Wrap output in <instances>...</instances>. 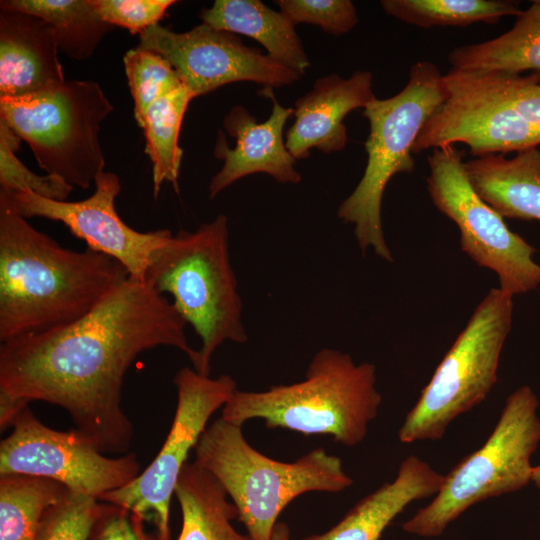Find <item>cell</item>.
Returning a JSON list of instances; mask_svg holds the SVG:
<instances>
[{"instance_id": "obj_35", "label": "cell", "mask_w": 540, "mask_h": 540, "mask_svg": "<svg viewBox=\"0 0 540 540\" xmlns=\"http://www.w3.org/2000/svg\"><path fill=\"white\" fill-rule=\"evenodd\" d=\"M272 540H291L290 530L285 523H277L273 532Z\"/></svg>"}, {"instance_id": "obj_16", "label": "cell", "mask_w": 540, "mask_h": 540, "mask_svg": "<svg viewBox=\"0 0 540 540\" xmlns=\"http://www.w3.org/2000/svg\"><path fill=\"white\" fill-rule=\"evenodd\" d=\"M273 99L269 118L257 123L243 106H234L224 118L226 131L236 139L230 149L222 132H219L214 154L223 159V167L211 179L209 196L214 198L240 178L266 173L280 183H298L300 173L295 169L296 159L289 153L283 140V129L292 108L281 106Z\"/></svg>"}, {"instance_id": "obj_25", "label": "cell", "mask_w": 540, "mask_h": 540, "mask_svg": "<svg viewBox=\"0 0 540 540\" xmlns=\"http://www.w3.org/2000/svg\"><path fill=\"white\" fill-rule=\"evenodd\" d=\"M193 96L185 85L152 103L138 125L145 136V152L152 162L153 195L157 198L164 182L178 191L182 149L179 133L182 120Z\"/></svg>"}, {"instance_id": "obj_32", "label": "cell", "mask_w": 540, "mask_h": 540, "mask_svg": "<svg viewBox=\"0 0 540 540\" xmlns=\"http://www.w3.org/2000/svg\"><path fill=\"white\" fill-rule=\"evenodd\" d=\"M100 16L109 24L139 35L159 24L173 0H93Z\"/></svg>"}, {"instance_id": "obj_9", "label": "cell", "mask_w": 540, "mask_h": 540, "mask_svg": "<svg viewBox=\"0 0 540 540\" xmlns=\"http://www.w3.org/2000/svg\"><path fill=\"white\" fill-rule=\"evenodd\" d=\"M113 109L97 82L72 80L32 97L0 100V119L30 146L46 174L87 189L104 171L99 133Z\"/></svg>"}, {"instance_id": "obj_7", "label": "cell", "mask_w": 540, "mask_h": 540, "mask_svg": "<svg viewBox=\"0 0 540 540\" xmlns=\"http://www.w3.org/2000/svg\"><path fill=\"white\" fill-rule=\"evenodd\" d=\"M538 407L529 386L511 393L485 443L444 475L431 502L405 521L402 529L418 537H439L473 505L528 485L531 456L540 442Z\"/></svg>"}, {"instance_id": "obj_21", "label": "cell", "mask_w": 540, "mask_h": 540, "mask_svg": "<svg viewBox=\"0 0 540 540\" xmlns=\"http://www.w3.org/2000/svg\"><path fill=\"white\" fill-rule=\"evenodd\" d=\"M199 17L216 29L255 39L268 55L300 75L310 66L295 25L259 0H216L211 8L202 9Z\"/></svg>"}, {"instance_id": "obj_15", "label": "cell", "mask_w": 540, "mask_h": 540, "mask_svg": "<svg viewBox=\"0 0 540 540\" xmlns=\"http://www.w3.org/2000/svg\"><path fill=\"white\" fill-rule=\"evenodd\" d=\"M94 184L91 196L74 202L47 199L31 191L8 192L15 209L26 219L43 217L61 222L87 248L113 258L129 277L145 282L153 253L173 234L168 229L140 232L119 217L115 208L121 191L117 174L103 171Z\"/></svg>"}, {"instance_id": "obj_3", "label": "cell", "mask_w": 540, "mask_h": 540, "mask_svg": "<svg viewBox=\"0 0 540 540\" xmlns=\"http://www.w3.org/2000/svg\"><path fill=\"white\" fill-rule=\"evenodd\" d=\"M375 365L356 364L336 349L323 348L312 358L305 378L264 391L236 390L221 417L243 425L263 419L269 428L303 435H329L347 447L360 444L382 402Z\"/></svg>"}, {"instance_id": "obj_29", "label": "cell", "mask_w": 540, "mask_h": 540, "mask_svg": "<svg viewBox=\"0 0 540 540\" xmlns=\"http://www.w3.org/2000/svg\"><path fill=\"white\" fill-rule=\"evenodd\" d=\"M21 141L0 119V188L9 192L31 191L47 199L66 201L74 187L57 175H38L29 170L15 155Z\"/></svg>"}, {"instance_id": "obj_36", "label": "cell", "mask_w": 540, "mask_h": 540, "mask_svg": "<svg viewBox=\"0 0 540 540\" xmlns=\"http://www.w3.org/2000/svg\"><path fill=\"white\" fill-rule=\"evenodd\" d=\"M532 482L540 489V464L533 466Z\"/></svg>"}, {"instance_id": "obj_33", "label": "cell", "mask_w": 540, "mask_h": 540, "mask_svg": "<svg viewBox=\"0 0 540 540\" xmlns=\"http://www.w3.org/2000/svg\"><path fill=\"white\" fill-rule=\"evenodd\" d=\"M481 72L527 122L540 128V71L528 75Z\"/></svg>"}, {"instance_id": "obj_24", "label": "cell", "mask_w": 540, "mask_h": 540, "mask_svg": "<svg viewBox=\"0 0 540 540\" xmlns=\"http://www.w3.org/2000/svg\"><path fill=\"white\" fill-rule=\"evenodd\" d=\"M0 8L29 13L53 30L59 51L74 60H87L115 27L99 14L93 0H2Z\"/></svg>"}, {"instance_id": "obj_10", "label": "cell", "mask_w": 540, "mask_h": 540, "mask_svg": "<svg viewBox=\"0 0 540 540\" xmlns=\"http://www.w3.org/2000/svg\"><path fill=\"white\" fill-rule=\"evenodd\" d=\"M464 153L447 146L428 156L427 189L433 204L457 225L462 251L497 274L501 291L513 297L536 289L540 285V265L532 258L536 249L476 193L462 161Z\"/></svg>"}, {"instance_id": "obj_23", "label": "cell", "mask_w": 540, "mask_h": 540, "mask_svg": "<svg viewBox=\"0 0 540 540\" xmlns=\"http://www.w3.org/2000/svg\"><path fill=\"white\" fill-rule=\"evenodd\" d=\"M504 34L476 44L453 49L448 55L451 69L499 71L521 74L540 71V5L535 1L522 11Z\"/></svg>"}, {"instance_id": "obj_11", "label": "cell", "mask_w": 540, "mask_h": 540, "mask_svg": "<svg viewBox=\"0 0 540 540\" xmlns=\"http://www.w3.org/2000/svg\"><path fill=\"white\" fill-rule=\"evenodd\" d=\"M177 405L171 428L160 451L128 485L98 500L121 506L145 521L152 520L158 540H170V504L191 450L207 428L210 417L237 390L230 375L211 378L194 368H181L174 376Z\"/></svg>"}, {"instance_id": "obj_14", "label": "cell", "mask_w": 540, "mask_h": 540, "mask_svg": "<svg viewBox=\"0 0 540 540\" xmlns=\"http://www.w3.org/2000/svg\"><path fill=\"white\" fill-rule=\"evenodd\" d=\"M137 48L164 57L193 98L233 82L253 81L272 88L292 84L301 76L270 55L245 46L237 34L204 23L183 33L155 24L139 35Z\"/></svg>"}, {"instance_id": "obj_31", "label": "cell", "mask_w": 540, "mask_h": 540, "mask_svg": "<svg viewBox=\"0 0 540 540\" xmlns=\"http://www.w3.org/2000/svg\"><path fill=\"white\" fill-rule=\"evenodd\" d=\"M282 12L294 25L309 23L339 36L358 23L357 11L350 0H279Z\"/></svg>"}, {"instance_id": "obj_28", "label": "cell", "mask_w": 540, "mask_h": 540, "mask_svg": "<svg viewBox=\"0 0 540 540\" xmlns=\"http://www.w3.org/2000/svg\"><path fill=\"white\" fill-rule=\"evenodd\" d=\"M123 63L137 123L152 103L184 85L172 65L153 51L128 50Z\"/></svg>"}, {"instance_id": "obj_34", "label": "cell", "mask_w": 540, "mask_h": 540, "mask_svg": "<svg viewBox=\"0 0 540 540\" xmlns=\"http://www.w3.org/2000/svg\"><path fill=\"white\" fill-rule=\"evenodd\" d=\"M145 522L121 506L99 501L89 540H158L147 533Z\"/></svg>"}, {"instance_id": "obj_5", "label": "cell", "mask_w": 540, "mask_h": 540, "mask_svg": "<svg viewBox=\"0 0 540 540\" xmlns=\"http://www.w3.org/2000/svg\"><path fill=\"white\" fill-rule=\"evenodd\" d=\"M145 282L172 304L200 337L193 368L209 375L213 354L226 341L245 343L242 301L229 253L225 215L193 232L179 230L152 257Z\"/></svg>"}, {"instance_id": "obj_20", "label": "cell", "mask_w": 540, "mask_h": 540, "mask_svg": "<svg viewBox=\"0 0 540 540\" xmlns=\"http://www.w3.org/2000/svg\"><path fill=\"white\" fill-rule=\"evenodd\" d=\"M476 193L503 218L540 221V149L464 162Z\"/></svg>"}, {"instance_id": "obj_6", "label": "cell", "mask_w": 540, "mask_h": 540, "mask_svg": "<svg viewBox=\"0 0 540 540\" xmlns=\"http://www.w3.org/2000/svg\"><path fill=\"white\" fill-rule=\"evenodd\" d=\"M445 94L444 75L434 63L421 60L411 67L408 82L399 93L375 98L364 108L370 126L365 141L366 168L337 210L340 219L354 224L363 252L372 248L384 260L393 261L381 221L384 190L394 175L413 172L415 141Z\"/></svg>"}, {"instance_id": "obj_27", "label": "cell", "mask_w": 540, "mask_h": 540, "mask_svg": "<svg viewBox=\"0 0 540 540\" xmlns=\"http://www.w3.org/2000/svg\"><path fill=\"white\" fill-rule=\"evenodd\" d=\"M380 5L387 14L425 29L495 24L504 16L522 12L517 2L509 0H383Z\"/></svg>"}, {"instance_id": "obj_2", "label": "cell", "mask_w": 540, "mask_h": 540, "mask_svg": "<svg viewBox=\"0 0 540 540\" xmlns=\"http://www.w3.org/2000/svg\"><path fill=\"white\" fill-rule=\"evenodd\" d=\"M129 274L90 248L74 251L34 228L0 188V342L66 326Z\"/></svg>"}, {"instance_id": "obj_1", "label": "cell", "mask_w": 540, "mask_h": 540, "mask_svg": "<svg viewBox=\"0 0 540 540\" xmlns=\"http://www.w3.org/2000/svg\"><path fill=\"white\" fill-rule=\"evenodd\" d=\"M172 302L128 277L78 320L0 346V393L68 412L102 453L127 452L134 427L122 408L127 370L144 351L174 347L198 358Z\"/></svg>"}, {"instance_id": "obj_19", "label": "cell", "mask_w": 540, "mask_h": 540, "mask_svg": "<svg viewBox=\"0 0 540 540\" xmlns=\"http://www.w3.org/2000/svg\"><path fill=\"white\" fill-rule=\"evenodd\" d=\"M444 475L416 455L406 457L396 477L362 498L328 531L302 540H379L412 502L433 497Z\"/></svg>"}, {"instance_id": "obj_17", "label": "cell", "mask_w": 540, "mask_h": 540, "mask_svg": "<svg viewBox=\"0 0 540 540\" xmlns=\"http://www.w3.org/2000/svg\"><path fill=\"white\" fill-rule=\"evenodd\" d=\"M59 48L40 17L0 8V100L32 97L62 86Z\"/></svg>"}, {"instance_id": "obj_26", "label": "cell", "mask_w": 540, "mask_h": 540, "mask_svg": "<svg viewBox=\"0 0 540 540\" xmlns=\"http://www.w3.org/2000/svg\"><path fill=\"white\" fill-rule=\"evenodd\" d=\"M68 490L47 478L0 475V540H35L46 511Z\"/></svg>"}, {"instance_id": "obj_22", "label": "cell", "mask_w": 540, "mask_h": 540, "mask_svg": "<svg viewBox=\"0 0 540 540\" xmlns=\"http://www.w3.org/2000/svg\"><path fill=\"white\" fill-rule=\"evenodd\" d=\"M174 495L182 516L177 540H251L232 525L238 511L223 486L195 462L183 467Z\"/></svg>"}, {"instance_id": "obj_8", "label": "cell", "mask_w": 540, "mask_h": 540, "mask_svg": "<svg viewBox=\"0 0 540 540\" xmlns=\"http://www.w3.org/2000/svg\"><path fill=\"white\" fill-rule=\"evenodd\" d=\"M512 298L493 288L480 302L406 414L401 443L440 440L452 421L486 399L511 330Z\"/></svg>"}, {"instance_id": "obj_12", "label": "cell", "mask_w": 540, "mask_h": 540, "mask_svg": "<svg viewBox=\"0 0 540 540\" xmlns=\"http://www.w3.org/2000/svg\"><path fill=\"white\" fill-rule=\"evenodd\" d=\"M0 443V475L55 480L99 499L135 480L142 472L134 453L107 457L77 429L60 431L43 424L26 406Z\"/></svg>"}, {"instance_id": "obj_13", "label": "cell", "mask_w": 540, "mask_h": 540, "mask_svg": "<svg viewBox=\"0 0 540 540\" xmlns=\"http://www.w3.org/2000/svg\"><path fill=\"white\" fill-rule=\"evenodd\" d=\"M445 98L420 131L413 153L466 144L475 158L540 145V128L527 122L481 71L450 69Z\"/></svg>"}, {"instance_id": "obj_18", "label": "cell", "mask_w": 540, "mask_h": 540, "mask_svg": "<svg viewBox=\"0 0 540 540\" xmlns=\"http://www.w3.org/2000/svg\"><path fill=\"white\" fill-rule=\"evenodd\" d=\"M375 98L368 71H356L349 78L331 74L317 79L295 103V121L286 133L287 150L295 159L308 157L312 148L324 153L342 150L347 142L344 118Z\"/></svg>"}, {"instance_id": "obj_37", "label": "cell", "mask_w": 540, "mask_h": 540, "mask_svg": "<svg viewBox=\"0 0 540 540\" xmlns=\"http://www.w3.org/2000/svg\"><path fill=\"white\" fill-rule=\"evenodd\" d=\"M535 2L540 5V0H535Z\"/></svg>"}, {"instance_id": "obj_30", "label": "cell", "mask_w": 540, "mask_h": 540, "mask_svg": "<svg viewBox=\"0 0 540 540\" xmlns=\"http://www.w3.org/2000/svg\"><path fill=\"white\" fill-rule=\"evenodd\" d=\"M99 500L68 490L45 513L35 540H89Z\"/></svg>"}, {"instance_id": "obj_4", "label": "cell", "mask_w": 540, "mask_h": 540, "mask_svg": "<svg viewBox=\"0 0 540 540\" xmlns=\"http://www.w3.org/2000/svg\"><path fill=\"white\" fill-rule=\"evenodd\" d=\"M194 455V462L223 486L251 540H272L279 515L295 498L353 484L342 460L323 448L293 462L274 460L248 443L241 425L223 417L207 426Z\"/></svg>"}]
</instances>
